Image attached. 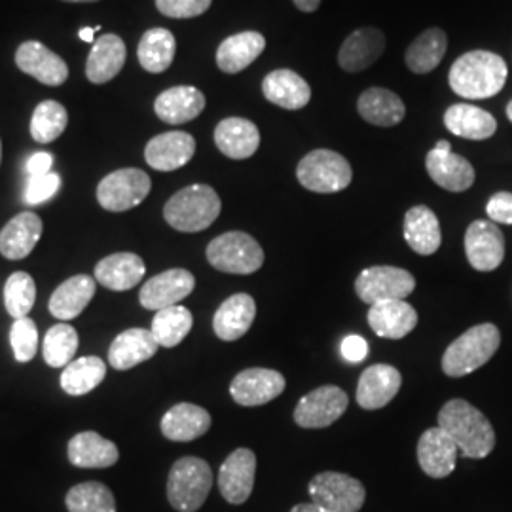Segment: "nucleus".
<instances>
[{
    "label": "nucleus",
    "mask_w": 512,
    "mask_h": 512,
    "mask_svg": "<svg viewBox=\"0 0 512 512\" xmlns=\"http://www.w3.org/2000/svg\"><path fill=\"white\" fill-rule=\"evenodd\" d=\"M401 385L403 376L395 366H368L357 384V403L365 410H380L397 397Z\"/></svg>",
    "instance_id": "412c9836"
},
{
    "label": "nucleus",
    "mask_w": 512,
    "mask_h": 512,
    "mask_svg": "<svg viewBox=\"0 0 512 512\" xmlns=\"http://www.w3.org/2000/svg\"><path fill=\"white\" fill-rule=\"evenodd\" d=\"M205 109V95L194 86H175L160 93L154 101L156 116L171 126L196 120Z\"/></svg>",
    "instance_id": "b1692460"
},
{
    "label": "nucleus",
    "mask_w": 512,
    "mask_h": 512,
    "mask_svg": "<svg viewBox=\"0 0 512 512\" xmlns=\"http://www.w3.org/2000/svg\"><path fill=\"white\" fill-rule=\"evenodd\" d=\"M213 0H156V8L165 18H198L211 8Z\"/></svg>",
    "instance_id": "de8ad7c7"
},
{
    "label": "nucleus",
    "mask_w": 512,
    "mask_h": 512,
    "mask_svg": "<svg viewBox=\"0 0 512 512\" xmlns=\"http://www.w3.org/2000/svg\"><path fill=\"white\" fill-rule=\"evenodd\" d=\"M215 145L230 160H247L260 147V131L251 120L226 118L215 128Z\"/></svg>",
    "instance_id": "c85d7f7f"
},
{
    "label": "nucleus",
    "mask_w": 512,
    "mask_h": 512,
    "mask_svg": "<svg viewBox=\"0 0 512 512\" xmlns=\"http://www.w3.org/2000/svg\"><path fill=\"white\" fill-rule=\"evenodd\" d=\"M95 29H90V27H84V29H80V33H78V37L82 38L84 42H95Z\"/></svg>",
    "instance_id": "6e6d98bb"
},
{
    "label": "nucleus",
    "mask_w": 512,
    "mask_h": 512,
    "mask_svg": "<svg viewBox=\"0 0 512 512\" xmlns=\"http://www.w3.org/2000/svg\"><path fill=\"white\" fill-rule=\"evenodd\" d=\"M19 71L33 76L44 86H61L69 78V65L42 42H23L16 52Z\"/></svg>",
    "instance_id": "f3484780"
},
{
    "label": "nucleus",
    "mask_w": 512,
    "mask_h": 512,
    "mask_svg": "<svg viewBox=\"0 0 512 512\" xmlns=\"http://www.w3.org/2000/svg\"><path fill=\"white\" fill-rule=\"evenodd\" d=\"M448 50V37L439 27L425 29L416 38L404 55L406 67L414 74H429L435 71Z\"/></svg>",
    "instance_id": "4c0bfd02"
},
{
    "label": "nucleus",
    "mask_w": 512,
    "mask_h": 512,
    "mask_svg": "<svg viewBox=\"0 0 512 512\" xmlns=\"http://www.w3.org/2000/svg\"><path fill=\"white\" fill-rule=\"evenodd\" d=\"M175 52H177V40L173 37V33L164 27H154V29H148L139 40L137 57L141 67L147 73L160 74L171 67Z\"/></svg>",
    "instance_id": "58836bf2"
},
{
    "label": "nucleus",
    "mask_w": 512,
    "mask_h": 512,
    "mask_svg": "<svg viewBox=\"0 0 512 512\" xmlns=\"http://www.w3.org/2000/svg\"><path fill=\"white\" fill-rule=\"evenodd\" d=\"M416 279L410 272L397 266H372L361 272L355 281L357 296L368 304H380L387 300H404L414 293Z\"/></svg>",
    "instance_id": "9d476101"
},
{
    "label": "nucleus",
    "mask_w": 512,
    "mask_h": 512,
    "mask_svg": "<svg viewBox=\"0 0 512 512\" xmlns=\"http://www.w3.org/2000/svg\"><path fill=\"white\" fill-rule=\"evenodd\" d=\"M196 287V277L183 268H173L154 275L143 285L139 302L145 310L160 311L183 302Z\"/></svg>",
    "instance_id": "4468645a"
},
{
    "label": "nucleus",
    "mask_w": 512,
    "mask_h": 512,
    "mask_svg": "<svg viewBox=\"0 0 512 512\" xmlns=\"http://www.w3.org/2000/svg\"><path fill=\"white\" fill-rule=\"evenodd\" d=\"M209 264L224 274L251 275L264 264V251L253 236L245 232H226L207 245Z\"/></svg>",
    "instance_id": "0eeeda50"
},
{
    "label": "nucleus",
    "mask_w": 512,
    "mask_h": 512,
    "mask_svg": "<svg viewBox=\"0 0 512 512\" xmlns=\"http://www.w3.org/2000/svg\"><path fill=\"white\" fill-rule=\"evenodd\" d=\"M52 165H54V156L52 154L37 152L27 162V173H29V177H42V175L52 173Z\"/></svg>",
    "instance_id": "603ef678"
},
{
    "label": "nucleus",
    "mask_w": 512,
    "mask_h": 512,
    "mask_svg": "<svg viewBox=\"0 0 512 512\" xmlns=\"http://www.w3.org/2000/svg\"><path fill=\"white\" fill-rule=\"evenodd\" d=\"M69 124L67 109L57 101H42L31 118V135L40 145L54 143Z\"/></svg>",
    "instance_id": "79ce46f5"
},
{
    "label": "nucleus",
    "mask_w": 512,
    "mask_h": 512,
    "mask_svg": "<svg viewBox=\"0 0 512 512\" xmlns=\"http://www.w3.org/2000/svg\"><path fill=\"white\" fill-rule=\"evenodd\" d=\"M147 272L143 258L135 253H116L97 262L95 281L114 293H126L137 287Z\"/></svg>",
    "instance_id": "4be33fe9"
},
{
    "label": "nucleus",
    "mask_w": 512,
    "mask_h": 512,
    "mask_svg": "<svg viewBox=\"0 0 512 512\" xmlns=\"http://www.w3.org/2000/svg\"><path fill=\"white\" fill-rule=\"evenodd\" d=\"M10 344L18 363H29L38 351L37 323L31 317L16 319L10 329Z\"/></svg>",
    "instance_id": "49530a36"
},
{
    "label": "nucleus",
    "mask_w": 512,
    "mask_h": 512,
    "mask_svg": "<svg viewBox=\"0 0 512 512\" xmlns=\"http://www.w3.org/2000/svg\"><path fill=\"white\" fill-rule=\"evenodd\" d=\"M296 179L310 192L336 194L351 184L353 169L342 154L327 148H317L300 160L296 167Z\"/></svg>",
    "instance_id": "423d86ee"
},
{
    "label": "nucleus",
    "mask_w": 512,
    "mask_h": 512,
    "mask_svg": "<svg viewBox=\"0 0 512 512\" xmlns=\"http://www.w3.org/2000/svg\"><path fill=\"white\" fill-rule=\"evenodd\" d=\"M310 495L313 503L332 512H359L366 501V490L361 480L334 471L313 476Z\"/></svg>",
    "instance_id": "1a4fd4ad"
},
{
    "label": "nucleus",
    "mask_w": 512,
    "mask_h": 512,
    "mask_svg": "<svg viewBox=\"0 0 512 512\" xmlns=\"http://www.w3.org/2000/svg\"><path fill=\"white\" fill-rule=\"evenodd\" d=\"M152 181L143 169H116L97 186V202L110 213H124L147 200Z\"/></svg>",
    "instance_id": "6e6552de"
},
{
    "label": "nucleus",
    "mask_w": 512,
    "mask_h": 512,
    "mask_svg": "<svg viewBox=\"0 0 512 512\" xmlns=\"http://www.w3.org/2000/svg\"><path fill=\"white\" fill-rule=\"evenodd\" d=\"M501 346V332L492 323H482L463 332L442 355V370L450 378H463L486 365Z\"/></svg>",
    "instance_id": "20e7f679"
},
{
    "label": "nucleus",
    "mask_w": 512,
    "mask_h": 512,
    "mask_svg": "<svg viewBox=\"0 0 512 512\" xmlns=\"http://www.w3.org/2000/svg\"><path fill=\"white\" fill-rule=\"evenodd\" d=\"M78 351V332L67 323H57L46 332L42 355L46 365L52 368L71 365Z\"/></svg>",
    "instance_id": "c03bdc74"
},
{
    "label": "nucleus",
    "mask_w": 512,
    "mask_h": 512,
    "mask_svg": "<svg viewBox=\"0 0 512 512\" xmlns=\"http://www.w3.org/2000/svg\"><path fill=\"white\" fill-rule=\"evenodd\" d=\"M368 325L380 338L401 340L418 325V311L404 300H387L370 306Z\"/></svg>",
    "instance_id": "393cba45"
},
{
    "label": "nucleus",
    "mask_w": 512,
    "mask_h": 512,
    "mask_svg": "<svg viewBox=\"0 0 512 512\" xmlns=\"http://www.w3.org/2000/svg\"><path fill=\"white\" fill-rule=\"evenodd\" d=\"M61 188V177L57 173H48L42 177H31L27 190H25V202L29 205H40L54 198L57 190Z\"/></svg>",
    "instance_id": "09e8293b"
},
{
    "label": "nucleus",
    "mask_w": 512,
    "mask_h": 512,
    "mask_svg": "<svg viewBox=\"0 0 512 512\" xmlns=\"http://www.w3.org/2000/svg\"><path fill=\"white\" fill-rule=\"evenodd\" d=\"M126 44L118 35H103L93 42L86 61V76L93 84H107L124 69Z\"/></svg>",
    "instance_id": "2f4dec72"
},
{
    "label": "nucleus",
    "mask_w": 512,
    "mask_h": 512,
    "mask_svg": "<svg viewBox=\"0 0 512 512\" xmlns=\"http://www.w3.org/2000/svg\"><path fill=\"white\" fill-rule=\"evenodd\" d=\"M294 6L300 10V12H304V14H313L319 6H321V2L323 0H293Z\"/></svg>",
    "instance_id": "864d4df0"
},
{
    "label": "nucleus",
    "mask_w": 512,
    "mask_h": 512,
    "mask_svg": "<svg viewBox=\"0 0 512 512\" xmlns=\"http://www.w3.org/2000/svg\"><path fill=\"white\" fill-rule=\"evenodd\" d=\"M509 76L507 63L501 55L486 50H473L461 55L448 74L452 92L463 99H490L505 88Z\"/></svg>",
    "instance_id": "f257e3e1"
},
{
    "label": "nucleus",
    "mask_w": 512,
    "mask_h": 512,
    "mask_svg": "<svg viewBox=\"0 0 512 512\" xmlns=\"http://www.w3.org/2000/svg\"><path fill=\"white\" fill-rule=\"evenodd\" d=\"M69 461L80 469H107L118 463L120 452L112 440L95 431L74 435L69 442Z\"/></svg>",
    "instance_id": "473e14b6"
},
{
    "label": "nucleus",
    "mask_w": 512,
    "mask_h": 512,
    "mask_svg": "<svg viewBox=\"0 0 512 512\" xmlns=\"http://www.w3.org/2000/svg\"><path fill=\"white\" fill-rule=\"evenodd\" d=\"M213 488V471L202 458L177 459L167 478V499L179 512L200 511Z\"/></svg>",
    "instance_id": "39448f33"
},
{
    "label": "nucleus",
    "mask_w": 512,
    "mask_h": 512,
    "mask_svg": "<svg viewBox=\"0 0 512 512\" xmlns=\"http://www.w3.org/2000/svg\"><path fill=\"white\" fill-rule=\"evenodd\" d=\"M444 126L446 129L469 141H486L494 137L497 131V120L488 112L469 103H458L448 107L444 112Z\"/></svg>",
    "instance_id": "7c9ffc66"
},
{
    "label": "nucleus",
    "mask_w": 512,
    "mask_h": 512,
    "mask_svg": "<svg viewBox=\"0 0 512 512\" xmlns=\"http://www.w3.org/2000/svg\"><path fill=\"white\" fill-rule=\"evenodd\" d=\"M256 317V302L251 294H232L220 304L213 317V330L224 342H236L245 336Z\"/></svg>",
    "instance_id": "5701e85b"
},
{
    "label": "nucleus",
    "mask_w": 512,
    "mask_h": 512,
    "mask_svg": "<svg viewBox=\"0 0 512 512\" xmlns=\"http://www.w3.org/2000/svg\"><path fill=\"white\" fill-rule=\"evenodd\" d=\"M95 294V279L92 275H73L55 289L50 298V313L59 321L76 319Z\"/></svg>",
    "instance_id": "e433bc0d"
},
{
    "label": "nucleus",
    "mask_w": 512,
    "mask_h": 512,
    "mask_svg": "<svg viewBox=\"0 0 512 512\" xmlns=\"http://www.w3.org/2000/svg\"><path fill=\"white\" fill-rule=\"evenodd\" d=\"M439 427L458 444L463 458H488L495 448V431L490 420L463 399H452L440 408Z\"/></svg>",
    "instance_id": "f03ea898"
},
{
    "label": "nucleus",
    "mask_w": 512,
    "mask_h": 512,
    "mask_svg": "<svg viewBox=\"0 0 512 512\" xmlns=\"http://www.w3.org/2000/svg\"><path fill=\"white\" fill-rule=\"evenodd\" d=\"M65 2H95V0H65Z\"/></svg>",
    "instance_id": "13d9d810"
},
{
    "label": "nucleus",
    "mask_w": 512,
    "mask_h": 512,
    "mask_svg": "<svg viewBox=\"0 0 512 512\" xmlns=\"http://www.w3.org/2000/svg\"><path fill=\"white\" fill-rule=\"evenodd\" d=\"M287 387L283 374L272 368H247L230 384V395L241 406H262L277 399Z\"/></svg>",
    "instance_id": "dca6fc26"
},
{
    "label": "nucleus",
    "mask_w": 512,
    "mask_h": 512,
    "mask_svg": "<svg viewBox=\"0 0 512 512\" xmlns=\"http://www.w3.org/2000/svg\"><path fill=\"white\" fill-rule=\"evenodd\" d=\"M255 475V452L249 448L234 450L220 465V494L230 505H243L253 494Z\"/></svg>",
    "instance_id": "2eb2a0df"
},
{
    "label": "nucleus",
    "mask_w": 512,
    "mask_h": 512,
    "mask_svg": "<svg viewBox=\"0 0 512 512\" xmlns=\"http://www.w3.org/2000/svg\"><path fill=\"white\" fill-rule=\"evenodd\" d=\"M340 351L344 355V359L349 363H361L368 357V342H366L363 336H357V334H351L346 336L342 340V346Z\"/></svg>",
    "instance_id": "3c124183"
},
{
    "label": "nucleus",
    "mask_w": 512,
    "mask_h": 512,
    "mask_svg": "<svg viewBox=\"0 0 512 512\" xmlns=\"http://www.w3.org/2000/svg\"><path fill=\"white\" fill-rule=\"evenodd\" d=\"M158 342L147 329L124 330L110 344L109 363L116 370H129L152 359L158 351Z\"/></svg>",
    "instance_id": "72a5a7b5"
},
{
    "label": "nucleus",
    "mask_w": 512,
    "mask_h": 512,
    "mask_svg": "<svg viewBox=\"0 0 512 512\" xmlns=\"http://www.w3.org/2000/svg\"><path fill=\"white\" fill-rule=\"evenodd\" d=\"M219 194L209 184H190L165 203L164 219L173 230L196 234L207 230L219 219Z\"/></svg>",
    "instance_id": "7ed1b4c3"
},
{
    "label": "nucleus",
    "mask_w": 512,
    "mask_h": 512,
    "mask_svg": "<svg viewBox=\"0 0 512 512\" xmlns=\"http://www.w3.org/2000/svg\"><path fill=\"white\" fill-rule=\"evenodd\" d=\"M69 512H116V499L101 482L76 484L65 497Z\"/></svg>",
    "instance_id": "37998d69"
},
{
    "label": "nucleus",
    "mask_w": 512,
    "mask_h": 512,
    "mask_svg": "<svg viewBox=\"0 0 512 512\" xmlns=\"http://www.w3.org/2000/svg\"><path fill=\"white\" fill-rule=\"evenodd\" d=\"M264 97L281 109H304L311 99L310 84L291 69H277L262 80Z\"/></svg>",
    "instance_id": "bb28decb"
},
{
    "label": "nucleus",
    "mask_w": 512,
    "mask_h": 512,
    "mask_svg": "<svg viewBox=\"0 0 512 512\" xmlns=\"http://www.w3.org/2000/svg\"><path fill=\"white\" fill-rule=\"evenodd\" d=\"M361 118L378 128H393L404 120L406 107L403 99L385 88H368L357 101Z\"/></svg>",
    "instance_id": "c9c22d12"
},
{
    "label": "nucleus",
    "mask_w": 512,
    "mask_h": 512,
    "mask_svg": "<svg viewBox=\"0 0 512 512\" xmlns=\"http://www.w3.org/2000/svg\"><path fill=\"white\" fill-rule=\"evenodd\" d=\"M42 220L25 211L10 220L0 232V255L8 260H23L33 253L42 236Z\"/></svg>",
    "instance_id": "a878e982"
},
{
    "label": "nucleus",
    "mask_w": 512,
    "mask_h": 512,
    "mask_svg": "<svg viewBox=\"0 0 512 512\" xmlns=\"http://www.w3.org/2000/svg\"><path fill=\"white\" fill-rule=\"evenodd\" d=\"M404 239L421 256L433 255L442 243L439 217L427 205H416L404 215Z\"/></svg>",
    "instance_id": "c756f323"
},
{
    "label": "nucleus",
    "mask_w": 512,
    "mask_h": 512,
    "mask_svg": "<svg viewBox=\"0 0 512 512\" xmlns=\"http://www.w3.org/2000/svg\"><path fill=\"white\" fill-rule=\"evenodd\" d=\"M429 177L448 192H465L475 184L476 173L473 164L452 152L448 141H439L425 158Z\"/></svg>",
    "instance_id": "f8f14e48"
},
{
    "label": "nucleus",
    "mask_w": 512,
    "mask_h": 512,
    "mask_svg": "<svg viewBox=\"0 0 512 512\" xmlns=\"http://www.w3.org/2000/svg\"><path fill=\"white\" fill-rule=\"evenodd\" d=\"M486 213L495 224L512 226V194L511 192H497L486 205Z\"/></svg>",
    "instance_id": "8fccbe9b"
},
{
    "label": "nucleus",
    "mask_w": 512,
    "mask_h": 512,
    "mask_svg": "<svg viewBox=\"0 0 512 512\" xmlns=\"http://www.w3.org/2000/svg\"><path fill=\"white\" fill-rule=\"evenodd\" d=\"M507 118H509V120H511V124H512V99H511V101H509V105H507Z\"/></svg>",
    "instance_id": "4d7b16f0"
},
{
    "label": "nucleus",
    "mask_w": 512,
    "mask_h": 512,
    "mask_svg": "<svg viewBox=\"0 0 512 512\" xmlns=\"http://www.w3.org/2000/svg\"><path fill=\"white\" fill-rule=\"evenodd\" d=\"M266 48V38L256 31H243L222 40L217 50V65L226 74H238L253 65Z\"/></svg>",
    "instance_id": "f704fd0d"
},
{
    "label": "nucleus",
    "mask_w": 512,
    "mask_h": 512,
    "mask_svg": "<svg viewBox=\"0 0 512 512\" xmlns=\"http://www.w3.org/2000/svg\"><path fill=\"white\" fill-rule=\"evenodd\" d=\"M196 154V139L186 131H167L148 141L145 160L156 171H175Z\"/></svg>",
    "instance_id": "6ab92c4d"
},
{
    "label": "nucleus",
    "mask_w": 512,
    "mask_h": 512,
    "mask_svg": "<svg viewBox=\"0 0 512 512\" xmlns=\"http://www.w3.org/2000/svg\"><path fill=\"white\" fill-rule=\"evenodd\" d=\"M37 300L35 279L25 272L10 275L4 285V306L14 319L29 317Z\"/></svg>",
    "instance_id": "a18cd8bd"
},
{
    "label": "nucleus",
    "mask_w": 512,
    "mask_h": 512,
    "mask_svg": "<svg viewBox=\"0 0 512 512\" xmlns=\"http://www.w3.org/2000/svg\"><path fill=\"white\" fill-rule=\"evenodd\" d=\"M348 393L336 385H323L304 395L294 408V421L302 429H325L348 410Z\"/></svg>",
    "instance_id": "9b49d317"
},
{
    "label": "nucleus",
    "mask_w": 512,
    "mask_h": 512,
    "mask_svg": "<svg viewBox=\"0 0 512 512\" xmlns=\"http://www.w3.org/2000/svg\"><path fill=\"white\" fill-rule=\"evenodd\" d=\"M385 52V35L376 27H361L353 31L338 52V65L346 73H363Z\"/></svg>",
    "instance_id": "aec40b11"
},
{
    "label": "nucleus",
    "mask_w": 512,
    "mask_h": 512,
    "mask_svg": "<svg viewBox=\"0 0 512 512\" xmlns=\"http://www.w3.org/2000/svg\"><path fill=\"white\" fill-rule=\"evenodd\" d=\"M291 512H332L329 509H325L323 505H317V503H300L291 509Z\"/></svg>",
    "instance_id": "5fc2aeb1"
},
{
    "label": "nucleus",
    "mask_w": 512,
    "mask_h": 512,
    "mask_svg": "<svg viewBox=\"0 0 512 512\" xmlns=\"http://www.w3.org/2000/svg\"><path fill=\"white\" fill-rule=\"evenodd\" d=\"M192 325H194V317L190 310H186L184 306H171V308L156 311L150 325V332L158 342V346L175 348L188 336Z\"/></svg>",
    "instance_id": "a19ab883"
},
{
    "label": "nucleus",
    "mask_w": 512,
    "mask_h": 512,
    "mask_svg": "<svg viewBox=\"0 0 512 512\" xmlns=\"http://www.w3.org/2000/svg\"><path fill=\"white\" fill-rule=\"evenodd\" d=\"M0 160H2V143H0Z\"/></svg>",
    "instance_id": "bf43d9fd"
},
{
    "label": "nucleus",
    "mask_w": 512,
    "mask_h": 512,
    "mask_svg": "<svg viewBox=\"0 0 512 512\" xmlns=\"http://www.w3.org/2000/svg\"><path fill=\"white\" fill-rule=\"evenodd\" d=\"M105 376H107V366L103 363V359L93 355L80 357L63 368L59 384L67 395L82 397V395H88L95 387H99L101 382H105Z\"/></svg>",
    "instance_id": "ea45409f"
},
{
    "label": "nucleus",
    "mask_w": 512,
    "mask_h": 512,
    "mask_svg": "<svg viewBox=\"0 0 512 512\" xmlns=\"http://www.w3.org/2000/svg\"><path fill=\"white\" fill-rule=\"evenodd\" d=\"M458 444L442 427H431L418 442V461L421 471L431 478L452 475L458 463Z\"/></svg>",
    "instance_id": "a211bd4d"
},
{
    "label": "nucleus",
    "mask_w": 512,
    "mask_h": 512,
    "mask_svg": "<svg viewBox=\"0 0 512 512\" xmlns=\"http://www.w3.org/2000/svg\"><path fill=\"white\" fill-rule=\"evenodd\" d=\"M465 255L478 272H494L505 260V236L492 220H475L465 232Z\"/></svg>",
    "instance_id": "ddd939ff"
},
{
    "label": "nucleus",
    "mask_w": 512,
    "mask_h": 512,
    "mask_svg": "<svg viewBox=\"0 0 512 512\" xmlns=\"http://www.w3.org/2000/svg\"><path fill=\"white\" fill-rule=\"evenodd\" d=\"M211 414L196 404L181 403L169 408L162 418V433L173 442L200 439L211 429Z\"/></svg>",
    "instance_id": "cd10ccee"
}]
</instances>
